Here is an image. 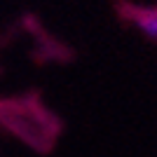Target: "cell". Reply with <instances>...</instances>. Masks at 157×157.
Here are the masks:
<instances>
[{
    "mask_svg": "<svg viewBox=\"0 0 157 157\" xmlns=\"http://www.w3.org/2000/svg\"><path fill=\"white\" fill-rule=\"evenodd\" d=\"M131 21L143 35L157 40V7H134Z\"/></svg>",
    "mask_w": 157,
    "mask_h": 157,
    "instance_id": "cell-1",
    "label": "cell"
}]
</instances>
